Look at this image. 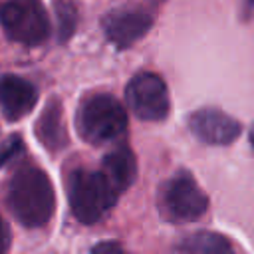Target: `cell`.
<instances>
[{"label": "cell", "mask_w": 254, "mask_h": 254, "mask_svg": "<svg viewBox=\"0 0 254 254\" xmlns=\"http://www.w3.org/2000/svg\"><path fill=\"white\" fill-rule=\"evenodd\" d=\"M4 34L24 46H40L50 34V20L42 0H6L0 6Z\"/></svg>", "instance_id": "277c9868"}, {"label": "cell", "mask_w": 254, "mask_h": 254, "mask_svg": "<svg viewBox=\"0 0 254 254\" xmlns=\"http://www.w3.org/2000/svg\"><path fill=\"white\" fill-rule=\"evenodd\" d=\"M101 173L107 177L117 192L127 190L137 177V161L133 151L127 145H121L115 151L107 153L101 163Z\"/></svg>", "instance_id": "30bf717a"}, {"label": "cell", "mask_w": 254, "mask_h": 254, "mask_svg": "<svg viewBox=\"0 0 254 254\" xmlns=\"http://www.w3.org/2000/svg\"><path fill=\"white\" fill-rule=\"evenodd\" d=\"M75 127L83 141L103 145L119 139L127 131V113L123 105L109 93H97L81 101Z\"/></svg>", "instance_id": "3957f363"}, {"label": "cell", "mask_w": 254, "mask_h": 254, "mask_svg": "<svg viewBox=\"0 0 254 254\" xmlns=\"http://www.w3.org/2000/svg\"><path fill=\"white\" fill-rule=\"evenodd\" d=\"M177 254H234V248L226 236L210 230H200L179 240Z\"/></svg>", "instance_id": "8fae6325"}, {"label": "cell", "mask_w": 254, "mask_h": 254, "mask_svg": "<svg viewBox=\"0 0 254 254\" xmlns=\"http://www.w3.org/2000/svg\"><path fill=\"white\" fill-rule=\"evenodd\" d=\"M250 145L254 147V125H252V129H250Z\"/></svg>", "instance_id": "ac0fdd59"}, {"label": "cell", "mask_w": 254, "mask_h": 254, "mask_svg": "<svg viewBox=\"0 0 254 254\" xmlns=\"http://www.w3.org/2000/svg\"><path fill=\"white\" fill-rule=\"evenodd\" d=\"M125 99L129 109L143 121H163L171 107L163 77L151 71H141L129 79Z\"/></svg>", "instance_id": "8992f818"}, {"label": "cell", "mask_w": 254, "mask_h": 254, "mask_svg": "<svg viewBox=\"0 0 254 254\" xmlns=\"http://www.w3.org/2000/svg\"><path fill=\"white\" fill-rule=\"evenodd\" d=\"M8 206L16 220L28 228L48 224L56 210L50 177L38 167L18 169L8 185Z\"/></svg>", "instance_id": "6da1fadb"}, {"label": "cell", "mask_w": 254, "mask_h": 254, "mask_svg": "<svg viewBox=\"0 0 254 254\" xmlns=\"http://www.w3.org/2000/svg\"><path fill=\"white\" fill-rule=\"evenodd\" d=\"M89 254H127L117 242H99L97 246L91 248Z\"/></svg>", "instance_id": "9a60e30c"}, {"label": "cell", "mask_w": 254, "mask_h": 254, "mask_svg": "<svg viewBox=\"0 0 254 254\" xmlns=\"http://www.w3.org/2000/svg\"><path fill=\"white\" fill-rule=\"evenodd\" d=\"M208 208V196L189 173L169 179L161 190V210L173 222L198 220Z\"/></svg>", "instance_id": "5b68a950"}, {"label": "cell", "mask_w": 254, "mask_h": 254, "mask_svg": "<svg viewBox=\"0 0 254 254\" xmlns=\"http://www.w3.org/2000/svg\"><path fill=\"white\" fill-rule=\"evenodd\" d=\"M20 151H22V139L18 135H14L8 141H4L2 147H0V167L6 165V163H10Z\"/></svg>", "instance_id": "4fadbf2b"}, {"label": "cell", "mask_w": 254, "mask_h": 254, "mask_svg": "<svg viewBox=\"0 0 254 254\" xmlns=\"http://www.w3.org/2000/svg\"><path fill=\"white\" fill-rule=\"evenodd\" d=\"M244 12L248 16H254V0H244Z\"/></svg>", "instance_id": "e0dca14e"}, {"label": "cell", "mask_w": 254, "mask_h": 254, "mask_svg": "<svg viewBox=\"0 0 254 254\" xmlns=\"http://www.w3.org/2000/svg\"><path fill=\"white\" fill-rule=\"evenodd\" d=\"M189 129L208 145H228L240 135V123L228 113L212 107L196 109L189 115Z\"/></svg>", "instance_id": "52a82bcc"}, {"label": "cell", "mask_w": 254, "mask_h": 254, "mask_svg": "<svg viewBox=\"0 0 254 254\" xmlns=\"http://www.w3.org/2000/svg\"><path fill=\"white\" fill-rule=\"evenodd\" d=\"M38 137L42 139V143L50 149H60L65 143V129L62 123V111H60V103L52 101L46 111L42 113V119L38 123Z\"/></svg>", "instance_id": "7c38bea8"}, {"label": "cell", "mask_w": 254, "mask_h": 254, "mask_svg": "<svg viewBox=\"0 0 254 254\" xmlns=\"http://www.w3.org/2000/svg\"><path fill=\"white\" fill-rule=\"evenodd\" d=\"M38 101L36 87L18 75H2L0 77V109L6 119L16 121L28 115Z\"/></svg>", "instance_id": "9c48e42d"}, {"label": "cell", "mask_w": 254, "mask_h": 254, "mask_svg": "<svg viewBox=\"0 0 254 254\" xmlns=\"http://www.w3.org/2000/svg\"><path fill=\"white\" fill-rule=\"evenodd\" d=\"M10 240H12L10 228H8L6 220L0 216V254H6L10 250Z\"/></svg>", "instance_id": "2e32d148"}, {"label": "cell", "mask_w": 254, "mask_h": 254, "mask_svg": "<svg viewBox=\"0 0 254 254\" xmlns=\"http://www.w3.org/2000/svg\"><path fill=\"white\" fill-rule=\"evenodd\" d=\"M58 14H60V26H62V38H67L73 30V8L69 6H60L58 8Z\"/></svg>", "instance_id": "5bb4252c"}, {"label": "cell", "mask_w": 254, "mask_h": 254, "mask_svg": "<svg viewBox=\"0 0 254 254\" xmlns=\"http://www.w3.org/2000/svg\"><path fill=\"white\" fill-rule=\"evenodd\" d=\"M119 192L101 171L75 169L67 179V198L73 216L83 224L97 222L117 200Z\"/></svg>", "instance_id": "7a4b0ae2"}, {"label": "cell", "mask_w": 254, "mask_h": 254, "mask_svg": "<svg viewBox=\"0 0 254 254\" xmlns=\"http://www.w3.org/2000/svg\"><path fill=\"white\" fill-rule=\"evenodd\" d=\"M153 26V18L141 10H117L103 18V32L117 48H129Z\"/></svg>", "instance_id": "ba28073f"}]
</instances>
